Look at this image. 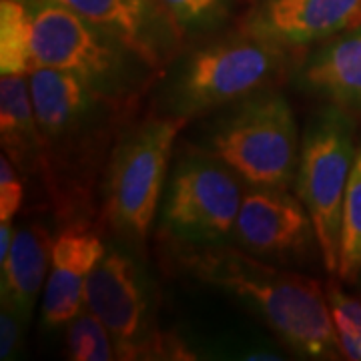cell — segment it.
Returning a JSON list of instances; mask_svg holds the SVG:
<instances>
[{
  "mask_svg": "<svg viewBox=\"0 0 361 361\" xmlns=\"http://www.w3.org/2000/svg\"><path fill=\"white\" fill-rule=\"evenodd\" d=\"M30 97L42 137L40 177L54 205L71 215L87 203L101 161L135 104L104 94L77 75L37 66Z\"/></svg>",
  "mask_w": 361,
  "mask_h": 361,
  "instance_id": "cell-1",
  "label": "cell"
},
{
  "mask_svg": "<svg viewBox=\"0 0 361 361\" xmlns=\"http://www.w3.org/2000/svg\"><path fill=\"white\" fill-rule=\"evenodd\" d=\"M199 271L245 299L287 348L313 360L339 357L336 323L319 281L233 253L209 255Z\"/></svg>",
  "mask_w": 361,
  "mask_h": 361,
  "instance_id": "cell-2",
  "label": "cell"
},
{
  "mask_svg": "<svg viewBox=\"0 0 361 361\" xmlns=\"http://www.w3.org/2000/svg\"><path fill=\"white\" fill-rule=\"evenodd\" d=\"M37 66L68 71L104 94L135 104L157 75L121 39L49 0H28Z\"/></svg>",
  "mask_w": 361,
  "mask_h": 361,
  "instance_id": "cell-3",
  "label": "cell"
},
{
  "mask_svg": "<svg viewBox=\"0 0 361 361\" xmlns=\"http://www.w3.org/2000/svg\"><path fill=\"white\" fill-rule=\"evenodd\" d=\"M285 51L247 28L195 49L169 78L167 115L191 118L269 90L287 68Z\"/></svg>",
  "mask_w": 361,
  "mask_h": 361,
  "instance_id": "cell-4",
  "label": "cell"
},
{
  "mask_svg": "<svg viewBox=\"0 0 361 361\" xmlns=\"http://www.w3.org/2000/svg\"><path fill=\"white\" fill-rule=\"evenodd\" d=\"M185 116H149L118 133L104 167V215L125 241L142 245L159 209L169 159Z\"/></svg>",
  "mask_w": 361,
  "mask_h": 361,
  "instance_id": "cell-5",
  "label": "cell"
},
{
  "mask_svg": "<svg viewBox=\"0 0 361 361\" xmlns=\"http://www.w3.org/2000/svg\"><path fill=\"white\" fill-rule=\"evenodd\" d=\"M299 149L295 115L273 90L241 101L211 137V155L251 187L287 189L297 175Z\"/></svg>",
  "mask_w": 361,
  "mask_h": 361,
  "instance_id": "cell-6",
  "label": "cell"
},
{
  "mask_svg": "<svg viewBox=\"0 0 361 361\" xmlns=\"http://www.w3.org/2000/svg\"><path fill=\"white\" fill-rule=\"evenodd\" d=\"M355 151L353 123L345 109L334 104L311 116L299 149L295 185L331 275H337L341 213Z\"/></svg>",
  "mask_w": 361,
  "mask_h": 361,
  "instance_id": "cell-7",
  "label": "cell"
},
{
  "mask_svg": "<svg viewBox=\"0 0 361 361\" xmlns=\"http://www.w3.org/2000/svg\"><path fill=\"white\" fill-rule=\"evenodd\" d=\"M85 305L94 313L115 341L118 360H141L157 353H179L153 322V291L135 259L111 249L90 271L85 285Z\"/></svg>",
  "mask_w": 361,
  "mask_h": 361,
  "instance_id": "cell-8",
  "label": "cell"
},
{
  "mask_svg": "<svg viewBox=\"0 0 361 361\" xmlns=\"http://www.w3.org/2000/svg\"><path fill=\"white\" fill-rule=\"evenodd\" d=\"M241 201L239 177L221 159L183 157L169 180L163 229L183 243L219 245L233 237Z\"/></svg>",
  "mask_w": 361,
  "mask_h": 361,
  "instance_id": "cell-9",
  "label": "cell"
},
{
  "mask_svg": "<svg viewBox=\"0 0 361 361\" xmlns=\"http://www.w3.org/2000/svg\"><path fill=\"white\" fill-rule=\"evenodd\" d=\"M233 237L245 253L285 257L305 251L315 229L301 199L287 189L253 187L243 195Z\"/></svg>",
  "mask_w": 361,
  "mask_h": 361,
  "instance_id": "cell-10",
  "label": "cell"
},
{
  "mask_svg": "<svg viewBox=\"0 0 361 361\" xmlns=\"http://www.w3.org/2000/svg\"><path fill=\"white\" fill-rule=\"evenodd\" d=\"M360 26L361 0H263L247 30L283 49H299Z\"/></svg>",
  "mask_w": 361,
  "mask_h": 361,
  "instance_id": "cell-11",
  "label": "cell"
},
{
  "mask_svg": "<svg viewBox=\"0 0 361 361\" xmlns=\"http://www.w3.org/2000/svg\"><path fill=\"white\" fill-rule=\"evenodd\" d=\"M121 39L153 68H161L179 35L157 0H49Z\"/></svg>",
  "mask_w": 361,
  "mask_h": 361,
  "instance_id": "cell-12",
  "label": "cell"
},
{
  "mask_svg": "<svg viewBox=\"0 0 361 361\" xmlns=\"http://www.w3.org/2000/svg\"><path fill=\"white\" fill-rule=\"evenodd\" d=\"M51 231L42 223L20 225L6 261L0 265L2 307L13 310L26 323L37 305L40 289L47 283L52 259Z\"/></svg>",
  "mask_w": 361,
  "mask_h": 361,
  "instance_id": "cell-13",
  "label": "cell"
},
{
  "mask_svg": "<svg viewBox=\"0 0 361 361\" xmlns=\"http://www.w3.org/2000/svg\"><path fill=\"white\" fill-rule=\"evenodd\" d=\"M301 85L336 106L361 113V26L323 40L301 68Z\"/></svg>",
  "mask_w": 361,
  "mask_h": 361,
  "instance_id": "cell-14",
  "label": "cell"
},
{
  "mask_svg": "<svg viewBox=\"0 0 361 361\" xmlns=\"http://www.w3.org/2000/svg\"><path fill=\"white\" fill-rule=\"evenodd\" d=\"M0 141L4 155L23 175L40 173L42 137L25 75L0 78Z\"/></svg>",
  "mask_w": 361,
  "mask_h": 361,
  "instance_id": "cell-15",
  "label": "cell"
},
{
  "mask_svg": "<svg viewBox=\"0 0 361 361\" xmlns=\"http://www.w3.org/2000/svg\"><path fill=\"white\" fill-rule=\"evenodd\" d=\"M32 59V11L25 0H0V73L26 75Z\"/></svg>",
  "mask_w": 361,
  "mask_h": 361,
  "instance_id": "cell-16",
  "label": "cell"
},
{
  "mask_svg": "<svg viewBox=\"0 0 361 361\" xmlns=\"http://www.w3.org/2000/svg\"><path fill=\"white\" fill-rule=\"evenodd\" d=\"M361 273V147L355 151L351 167L339 235L337 275L343 281H355Z\"/></svg>",
  "mask_w": 361,
  "mask_h": 361,
  "instance_id": "cell-17",
  "label": "cell"
},
{
  "mask_svg": "<svg viewBox=\"0 0 361 361\" xmlns=\"http://www.w3.org/2000/svg\"><path fill=\"white\" fill-rule=\"evenodd\" d=\"M66 351L75 361H111L116 357L115 341L103 322L90 313L80 311L66 329Z\"/></svg>",
  "mask_w": 361,
  "mask_h": 361,
  "instance_id": "cell-18",
  "label": "cell"
},
{
  "mask_svg": "<svg viewBox=\"0 0 361 361\" xmlns=\"http://www.w3.org/2000/svg\"><path fill=\"white\" fill-rule=\"evenodd\" d=\"M179 39L201 35L223 23L231 0H157Z\"/></svg>",
  "mask_w": 361,
  "mask_h": 361,
  "instance_id": "cell-19",
  "label": "cell"
},
{
  "mask_svg": "<svg viewBox=\"0 0 361 361\" xmlns=\"http://www.w3.org/2000/svg\"><path fill=\"white\" fill-rule=\"evenodd\" d=\"M327 299L343 357L361 361V301L345 295L337 287H331L327 291Z\"/></svg>",
  "mask_w": 361,
  "mask_h": 361,
  "instance_id": "cell-20",
  "label": "cell"
},
{
  "mask_svg": "<svg viewBox=\"0 0 361 361\" xmlns=\"http://www.w3.org/2000/svg\"><path fill=\"white\" fill-rule=\"evenodd\" d=\"M25 175L8 155L0 157V221H13L25 201Z\"/></svg>",
  "mask_w": 361,
  "mask_h": 361,
  "instance_id": "cell-21",
  "label": "cell"
},
{
  "mask_svg": "<svg viewBox=\"0 0 361 361\" xmlns=\"http://www.w3.org/2000/svg\"><path fill=\"white\" fill-rule=\"evenodd\" d=\"M26 322L13 310L2 307L0 311V360H13L23 345V331Z\"/></svg>",
  "mask_w": 361,
  "mask_h": 361,
  "instance_id": "cell-22",
  "label": "cell"
},
{
  "mask_svg": "<svg viewBox=\"0 0 361 361\" xmlns=\"http://www.w3.org/2000/svg\"><path fill=\"white\" fill-rule=\"evenodd\" d=\"M14 241L13 221H0V265L6 261Z\"/></svg>",
  "mask_w": 361,
  "mask_h": 361,
  "instance_id": "cell-23",
  "label": "cell"
}]
</instances>
